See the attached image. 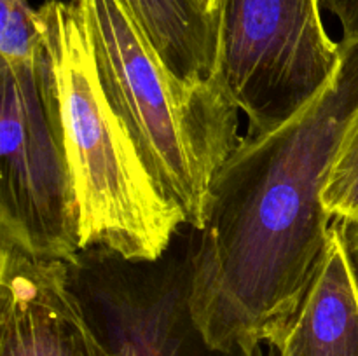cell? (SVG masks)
I'll return each mask as SVG.
<instances>
[{
  "label": "cell",
  "mask_w": 358,
  "mask_h": 356,
  "mask_svg": "<svg viewBox=\"0 0 358 356\" xmlns=\"http://www.w3.org/2000/svg\"><path fill=\"white\" fill-rule=\"evenodd\" d=\"M339 42L325 89L282 128L245 136L213 178L192 239L191 309L217 351L273 348L327 246L322 188L358 107V40Z\"/></svg>",
  "instance_id": "cell-1"
},
{
  "label": "cell",
  "mask_w": 358,
  "mask_h": 356,
  "mask_svg": "<svg viewBox=\"0 0 358 356\" xmlns=\"http://www.w3.org/2000/svg\"><path fill=\"white\" fill-rule=\"evenodd\" d=\"M37 20L55 73L80 250L105 248L131 260L163 257L187 216L156 184L112 108L79 6L45 0Z\"/></svg>",
  "instance_id": "cell-2"
},
{
  "label": "cell",
  "mask_w": 358,
  "mask_h": 356,
  "mask_svg": "<svg viewBox=\"0 0 358 356\" xmlns=\"http://www.w3.org/2000/svg\"><path fill=\"white\" fill-rule=\"evenodd\" d=\"M73 2L112 108L161 191L199 230L213 178L243 140L240 110L215 77L187 82L171 72L124 0Z\"/></svg>",
  "instance_id": "cell-3"
},
{
  "label": "cell",
  "mask_w": 358,
  "mask_h": 356,
  "mask_svg": "<svg viewBox=\"0 0 358 356\" xmlns=\"http://www.w3.org/2000/svg\"><path fill=\"white\" fill-rule=\"evenodd\" d=\"M0 246L73 260L79 208L45 45L35 59L0 63Z\"/></svg>",
  "instance_id": "cell-4"
},
{
  "label": "cell",
  "mask_w": 358,
  "mask_h": 356,
  "mask_svg": "<svg viewBox=\"0 0 358 356\" xmlns=\"http://www.w3.org/2000/svg\"><path fill=\"white\" fill-rule=\"evenodd\" d=\"M322 0H224L213 75L248 121V138L269 135L325 89L343 59Z\"/></svg>",
  "instance_id": "cell-5"
},
{
  "label": "cell",
  "mask_w": 358,
  "mask_h": 356,
  "mask_svg": "<svg viewBox=\"0 0 358 356\" xmlns=\"http://www.w3.org/2000/svg\"><path fill=\"white\" fill-rule=\"evenodd\" d=\"M194 227L184 223L156 260H131L105 248L69 262L70 285L112 356H245L203 337L191 309Z\"/></svg>",
  "instance_id": "cell-6"
},
{
  "label": "cell",
  "mask_w": 358,
  "mask_h": 356,
  "mask_svg": "<svg viewBox=\"0 0 358 356\" xmlns=\"http://www.w3.org/2000/svg\"><path fill=\"white\" fill-rule=\"evenodd\" d=\"M0 356H112L70 285L69 262L0 246Z\"/></svg>",
  "instance_id": "cell-7"
},
{
  "label": "cell",
  "mask_w": 358,
  "mask_h": 356,
  "mask_svg": "<svg viewBox=\"0 0 358 356\" xmlns=\"http://www.w3.org/2000/svg\"><path fill=\"white\" fill-rule=\"evenodd\" d=\"M273 349L278 356H358V279L339 220L331 223L320 264Z\"/></svg>",
  "instance_id": "cell-8"
},
{
  "label": "cell",
  "mask_w": 358,
  "mask_h": 356,
  "mask_svg": "<svg viewBox=\"0 0 358 356\" xmlns=\"http://www.w3.org/2000/svg\"><path fill=\"white\" fill-rule=\"evenodd\" d=\"M168 68L187 82L213 75L219 17L192 0H124Z\"/></svg>",
  "instance_id": "cell-9"
},
{
  "label": "cell",
  "mask_w": 358,
  "mask_h": 356,
  "mask_svg": "<svg viewBox=\"0 0 358 356\" xmlns=\"http://www.w3.org/2000/svg\"><path fill=\"white\" fill-rule=\"evenodd\" d=\"M322 205L332 220H358V107L338 143L322 188Z\"/></svg>",
  "instance_id": "cell-10"
},
{
  "label": "cell",
  "mask_w": 358,
  "mask_h": 356,
  "mask_svg": "<svg viewBox=\"0 0 358 356\" xmlns=\"http://www.w3.org/2000/svg\"><path fill=\"white\" fill-rule=\"evenodd\" d=\"M44 49L37 9L28 0H0V63H24Z\"/></svg>",
  "instance_id": "cell-11"
},
{
  "label": "cell",
  "mask_w": 358,
  "mask_h": 356,
  "mask_svg": "<svg viewBox=\"0 0 358 356\" xmlns=\"http://www.w3.org/2000/svg\"><path fill=\"white\" fill-rule=\"evenodd\" d=\"M322 7L341 24V40H358V0H322Z\"/></svg>",
  "instance_id": "cell-12"
},
{
  "label": "cell",
  "mask_w": 358,
  "mask_h": 356,
  "mask_svg": "<svg viewBox=\"0 0 358 356\" xmlns=\"http://www.w3.org/2000/svg\"><path fill=\"white\" fill-rule=\"evenodd\" d=\"M343 234H345L346 246H348L350 258H352L353 269L357 272L358 279V220L357 222H341Z\"/></svg>",
  "instance_id": "cell-13"
},
{
  "label": "cell",
  "mask_w": 358,
  "mask_h": 356,
  "mask_svg": "<svg viewBox=\"0 0 358 356\" xmlns=\"http://www.w3.org/2000/svg\"><path fill=\"white\" fill-rule=\"evenodd\" d=\"M192 2H194L203 13L208 14V16L219 17L220 7H222L224 0H192Z\"/></svg>",
  "instance_id": "cell-14"
},
{
  "label": "cell",
  "mask_w": 358,
  "mask_h": 356,
  "mask_svg": "<svg viewBox=\"0 0 358 356\" xmlns=\"http://www.w3.org/2000/svg\"><path fill=\"white\" fill-rule=\"evenodd\" d=\"M245 356H264V355H262V348H259V349H254V351H247L245 353Z\"/></svg>",
  "instance_id": "cell-15"
}]
</instances>
